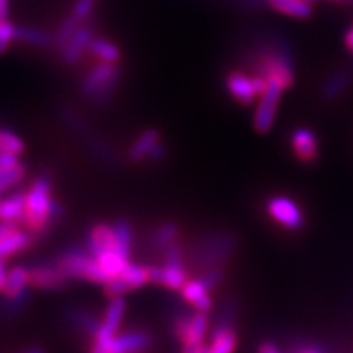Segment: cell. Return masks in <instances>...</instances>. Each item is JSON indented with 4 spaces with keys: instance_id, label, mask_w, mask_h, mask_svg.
<instances>
[{
    "instance_id": "cell-9",
    "label": "cell",
    "mask_w": 353,
    "mask_h": 353,
    "mask_svg": "<svg viewBox=\"0 0 353 353\" xmlns=\"http://www.w3.org/2000/svg\"><path fill=\"white\" fill-rule=\"evenodd\" d=\"M97 37V26L95 23H88L82 25L81 28L77 30L76 33L70 37L68 43L57 51V56L59 59L63 61V64L65 65H76L79 61L82 59L83 54L88 52V46H90L92 39Z\"/></svg>"
},
{
    "instance_id": "cell-3",
    "label": "cell",
    "mask_w": 353,
    "mask_h": 353,
    "mask_svg": "<svg viewBox=\"0 0 353 353\" xmlns=\"http://www.w3.org/2000/svg\"><path fill=\"white\" fill-rule=\"evenodd\" d=\"M121 82L120 64L101 63L99 61L87 70L85 76L81 79V94L85 100L97 107L108 105L114 94L118 92Z\"/></svg>"
},
{
    "instance_id": "cell-41",
    "label": "cell",
    "mask_w": 353,
    "mask_h": 353,
    "mask_svg": "<svg viewBox=\"0 0 353 353\" xmlns=\"http://www.w3.org/2000/svg\"><path fill=\"white\" fill-rule=\"evenodd\" d=\"M296 353H322V352L316 347H303V348H299Z\"/></svg>"
},
{
    "instance_id": "cell-24",
    "label": "cell",
    "mask_w": 353,
    "mask_h": 353,
    "mask_svg": "<svg viewBox=\"0 0 353 353\" xmlns=\"http://www.w3.org/2000/svg\"><path fill=\"white\" fill-rule=\"evenodd\" d=\"M211 345L208 353H234L237 345V334L234 327L211 329Z\"/></svg>"
},
{
    "instance_id": "cell-11",
    "label": "cell",
    "mask_w": 353,
    "mask_h": 353,
    "mask_svg": "<svg viewBox=\"0 0 353 353\" xmlns=\"http://www.w3.org/2000/svg\"><path fill=\"white\" fill-rule=\"evenodd\" d=\"M126 312V301L123 296L110 298V303L105 309V317L101 321L99 332H97L94 343L100 347H105L112 339L117 335V330L120 329L123 317Z\"/></svg>"
},
{
    "instance_id": "cell-39",
    "label": "cell",
    "mask_w": 353,
    "mask_h": 353,
    "mask_svg": "<svg viewBox=\"0 0 353 353\" xmlns=\"http://www.w3.org/2000/svg\"><path fill=\"white\" fill-rule=\"evenodd\" d=\"M10 15V0H0V20H7Z\"/></svg>"
},
{
    "instance_id": "cell-43",
    "label": "cell",
    "mask_w": 353,
    "mask_h": 353,
    "mask_svg": "<svg viewBox=\"0 0 353 353\" xmlns=\"http://www.w3.org/2000/svg\"><path fill=\"white\" fill-rule=\"evenodd\" d=\"M21 353H44V350H41V348H39V347H30V348H26V350L21 352Z\"/></svg>"
},
{
    "instance_id": "cell-13",
    "label": "cell",
    "mask_w": 353,
    "mask_h": 353,
    "mask_svg": "<svg viewBox=\"0 0 353 353\" xmlns=\"http://www.w3.org/2000/svg\"><path fill=\"white\" fill-rule=\"evenodd\" d=\"M290 143L294 156L304 164H312L319 156V141L316 132L309 128H296L291 132Z\"/></svg>"
},
{
    "instance_id": "cell-29",
    "label": "cell",
    "mask_w": 353,
    "mask_h": 353,
    "mask_svg": "<svg viewBox=\"0 0 353 353\" xmlns=\"http://www.w3.org/2000/svg\"><path fill=\"white\" fill-rule=\"evenodd\" d=\"M114 232H117V241L123 254L128 255L131 259V250H132V239H134V234H132V226L128 219H118L117 223H113Z\"/></svg>"
},
{
    "instance_id": "cell-40",
    "label": "cell",
    "mask_w": 353,
    "mask_h": 353,
    "mask_svg": "<svg viewBox=\"0 0 353 353\" xmlns=\"http://www.w3.org/2000/svg\"><path fill=\"white\" fill-rule=\"evenodd\" d=\"M343 43H345V48L350 52H353V25L352 28L345 33V38H343Z\"/></svg>"
},
{
    "instance_id": "cell-7",
    "label": "cell",
    "mask_w": 353,
    "mask_h": 353,
    "mask_svg": "<svg viewBox=\"0 0 353 353\" xmlns=\"http://www.w3.org/2000/svg\"><path fill=\"white\" fill-rule=\"evenodd\" d=\"M285 87L275 79H268L265 92L260 95L254 113V128L259 132H268L272 130L273 123H275L276 110L280 105L281 95H283Z\"/></svg>"
},
{
    "instance_id": "cell-2",
    "label": "cell",
    "mask_w": 353,
    "mask_h": 353,
    "mask_svg": "<svg viewBox=\"0 0 353 353\" xmlns=\"http://www.w3.org/2000/svg\"><path fill=\"white\" fill-rule=\"evenodd\" d=\"M237 241L234 234L211 232L196 239L188 255V263L198 273L211 267H223L236 250Z\"/></svg>"
},
{
    "instance_id": "cell-12",
    "label": "cell",
    "mask_w": 353,
    "mask_h": 353,
    "mask_svg": "<svg viewBox=\"0 0 353 353\" xmlns=\"http://www.w3.org/2000/svg\"><path fill=\"white\" fill-rule=\"evenodd\" d=\"M152 335L145 330H130L117 334L103 348L110 353H138L152 345Z\"/></svg>"
},
{
    "instance_id": "cell-33",
    "label": "cell",
    "mask_w": 353,
    "mask_h": 353,
    "mask_svg": "<svg viewBox=\"0 0 353 353\" xmlns=\"http://www.w3.org/2000/svg\"><path fill=\"white\" fill-rule=\"evenodd\" d=\"M130 291V286L126 285V281L123 280L121 276L112 278V280L105 283V294L108 298H114V296H123V294Z\"/></svg>"
},
{
    "instance_id": "cell-31",
    "label": "cell",
    "mask_w": 353,
    "mask_h": 353,
    "mask_svg": "<svg viewBox=\"0 0 353 353\" xmlns=\"http://www.w3.org/2000/svg\"><path fill=\"white\" fill-rule=\"evenodd\" d=\"M13 43H17V25L10 19L0 20V54H6Z\"/></svg>"
},
{
    "instance_id": "cell-26",
    "label": "cell",
    "mask_w": 353,
    "mask_h": 353,
    "mask_svg": "<svg viewBox=\"0 0 353 353\" xmlns=\"http://www.w3.org/2000/svg\"><path fill=\"white\" fill-rule=\"evenodd\" d=\"M26 175V165L23 162L7 167V169H0V195L8 192V190L19 187V185L25 180Z\"/></svg>"
},
{
    "instance_id": "cell-45",
    "label": "cell",
    "mask_w": 353,
    "mask_h": 353,
    "mask_svg": "<svg viewBox=\"0 0 353 353\" xmlns=\"http://www.w3.org/2000/svg\"><path fill=\"white\" fill-rule=\"evenodd\" d=\"M306 2H311L312 3V2H314V0H306Z\"/></svg>"
},
{
    "instance_id": "cell-18",
    "label": "cell",
    "mask_w": 353,
    "mask_h": 353,
    "mask_svg": "<svg viewBox=\"0 0 353 353\" xmlns=\"http://www.w3.org/2000/svg\"><path fill=\"white\" fill-rule=\"evenodd\" d=\"M33 239L34 237L28 231L15 229V231L8 234L3 239H0V259L6 260L20 252H25V250H28L32 247Z\"/></svg>"
},
{
    "instance_id": "cell-5",
    "label": "cell",
    "mask_w": 353,
    "mask_h": 353,
    "mask_svg": "<svg viewBox=\"0 0 353 353\" xmlns=\"http://www.w3.org/2000/svg\"><path fill=\"white\" fill-rule=\"evenodd\" d=\"M210 325V312L196 311V309L193 312H179L172 317V334L182 343V347L205 342Z\"/></svg>"
},
{
    "instance_id": "cell-4",
    "label": "cell",
    "mask_w": 353,
    "mask_h": 353,
    "mask_svg": "<svg viewBox=\"0 0 353 353\" xmlns=\"http://www.w3.org/2000/svg\"><path fill=\"white\" fill-rule=\"evenodd\" d=\"M59 267L63 268L69 280H85L94 283L105 285L108 276L101 270L97 259L88 252L87 245H69L65 247L59 257L56 260Z\"/></svg>"
},
{
    "instance_id": "cell-20",
    "label": "cell",
    "mask_w": 353,
    "mask_h": 353,
    "mask_svg": "<svg viewBox=\"0 0 353 353\" xmlns=\"http://www.w3.org/2000/svg\"><path fill=\"white\" fill-rule=\"evenodd\" d=\"M161 141V132L157 130H145L141 132V134L132 141L130 151H128V157L131 159V162H143L148 159L149 151L152 149V145Z\"/></svg>"
},
{
    "instance_id": "cell-35",
    "label": "cell",
    "mask_w": 353,
    "mask_h": 353,
    "mask_svg": "<svg viewBox=\"0 0 353 353\" xmlns=\"http://www.w3.org/2000/svg\"><path fill=\"white\" fill-rule=\"evenodd\" d=\"M165 157H167V148L161 139L159 143L152 145V149L149 151L148 159H145V161H151V162H154V164H159V162L165 161Z\"/></svg>"
},
{
    "instance_id": "cell-28",
    "label": "cell",
    "mask_w": 353,
    "mask_h": 353,
    "mask_svg": "<svg viewBox=\"0 0 353 353\" xmlns=\"http://www.w3.org/2000/svg\"><path fill=\"white\" fill-rule=\"evenodd\" d=\"M99 3L100 0H74L68 15L72 20H76L79 25H85L92 20V17L95 15L97 6H99Z\"/></svg>"
},
{
    "instance_id": "cell-38",
    "label": "cell",
    "mask_w": 353,
    "mask_h": 353,
    "mask_svg": "<svg viewBox=\"0 0 353 353\" xmlns=\"http://www.w3.org/2000/svg\"><path fill=\"white\" fill-rule=\"evenodd\" d=\"M7 276H8V272H7V267H6V260L0 259V293H2L3 288H6Z\"/></svg>"
},
{
    "instance_id": "cell-37",
    "label": "cell",
    "mask_w": 353,
    "mask_h": 353,
    "mask_svg": "<svg viewBox=\"0 0 353 353\" xmlns=\"http://www.w3.org/2000/svg\"><path fill=\"white\" fill-rule=\"evenodd\" d=\"M15 229H19V226H17L15 223H6V221H0V239H3V237L15 231Z\"/></svg>"
},
{
    "instance_id": "cell-17",
    "label": "cell",
    "mask_w": 353,
    "mask_h": 353,
    "mask_svg": "<svg viewBox=\"0 0 353 353\" xmlns=\"http://www.w3.org/2000/svg\"><path fill=\"white\" fill-rule=\"evenodd\" d=\"M26 206V190H19L8 195L6 200H0V221L6 223H21Z\"/></svg>"
},
{
    "instance_id": "cell-15",
    "label": "cell",
    "mask_w": 353,
    "mask_h": 353,
    "mask_svg": "<svg viewBox=\"0 0 353 353\" xmlns=\"http://www.w3.org/2000/svg\"><path fill=\"white\" fill-rule=\"evenodd\" d=\"M180 291H182V298L185 301L193 304L196 311L210 312L211 307H213V299L210 296V290L206 288L200 278L187 281Z\"/></svg>"
},
{
    "instance_id": "cell-19",
    "label": "cell",
    "mask_w": 353,
    "mask_h": 353,
    "mask_svg": "<svg viewBox=\"0 0 353 353\" xmlns=\"http://www.w3.org/2000/svg\"><path fill=\"white\" fill-rule=\"evenodd\" d=\"M17 43L32 48H50L54 43V34L32 25H17Z\"/></svg>"
},
{
    "instance_id": "cell-21",
    "label": "cell",
    "mask_w": 353,
    "mask_h": 353,
    "mask_svg": "<svg viewBox=\"0 0 353 353\" xmlns=\"http://www.w3.org/2000/svg\"><path fill=\"white\" fill-rule=\"evenodd\" d=\"M270 8L293 19H309L312 15V3L306 0H265Z\"/></svg>"
},
{
    "instance_id": "cell-32",
    "label": "cell",
    "mask_w": 353,
    "mask_h": 353,
    "mask_svg": "<svg viewBox=\"0 0 353 353\" xmlns=\"http://www.w3.org/2000/svg\"><path fill=\"white\" fill-rule=\"evenodd\" d=\"M200 280L205 283L206 288L210 291L218 288V286L223 283L224 280V267H211L208 270L200 273Z\"/></svg>"
},
{
    "instance_id": "cell-44",
    "label": "cell",
    "mask_w": 353,
    "mask_h": 353,
    "mask_svg": "<svg viewBox=\"0 0 353 353\" xmlns=\"http://www.w3.org/2000/svg\"><path fill=\"white\" fill-rule=\"evenodd\" d=\"M337 2H353V0H337Z\"/></svg>"
},
{
    "instance_id": "cell-42",
    "label": "cell",
    "mask_w": 353,
    "mask_h": 353,
    "mask_svg": "<svg viewBox=\"0 0 353 353\" xmlns=\"http://www.w3.org/2000/svg\"><path fill=\"white\" fill-rule=\"evenodd\" d=\"M90 353H110V352L105 350L103 347H100V345H97V343H94V347H92Z\"/></svg>"
},
{
    "instance_id": "cell-16",
    "label": "cell",
    "mask_w": 353,
    "mask_h": 353,
    "mask_svg": "<svg viewBox=\"0 0 353 353\" xmlns=\"http://www.w3.org/2000/svg\"><path fill=\"white\" fill-rule=\"evenodd\" d=\"M87 54L94 56L97 61H101V63L120 64L123 51L120 44H117L114 41H112V39L99 37V34H97V37L92 39L90 46H88Z\"/></svg>"
},
{
    "instance_id": "cell-23",
    "label": "cell",
    "mask_w": 353,
    "mask_h": 353,
    "mask_svg": "<svg viewBox=\"0 0 353 353\" xmlns=\"http://www.w3.org/2000/svg\"><path fill=\"white\" fill-rule=\"evenodd\" d=\"M30 286V268L23 267V265H17L12 270H8L7 283L3 288V298H13L19 296L20 293L26 291Z\"/></svg>"
},
{
    "instance_id": "cell-30",
    "label": "cell",
    "mask_w": 353,
    "mask_h": 353,
    "mask_svg": "<svg viewBox=\"0 0 353 353\" xmlns=\"http://www.w3.org/2000/svg\"><path fill=\"white\" fill-rule=\"evenodd\" d=\"M0 151L3 152H12L20 156L25 152V143L17 132L7 128H0Z\"/></svg>"
},
{
    "instance_id": "cell-1",
    "label": "cell",
    "mask_w": 353,
    "mask_h": 353,
    "mask_svg": "<svg viewBox=\"0 0 353 353\" xmlns=\"http://www.w3.org/2000/svg\"><path fill=\"white\" fill-rule=\"evenodd\" d=\"M64 208L52 198V179L41 174L26 190V206L21 224L33 237L46 236L52 223L63 218Z\"/></svg>"
},
{
    "instance_id": "cell-8",
    "label": "cell",
    "mask_w": 353,
    "mask_h": 353,
    "mask_svg": "<svg viewBox=\"0 0 353 353\" xmlns=\"http://www.w3.org/2000/svg\"><path fill=\"white\" fill-rule=\"evenodd\" d=\"M267 213L278 226L288 231H299L304 226V213L301 206L290 196L276 195L267 201Z\"/></svg>"
},
{
    "instance_id": "cell-27",
    "label": "cell",
    "mask_w": 353,
    "mask_h": 353,
    "mask_svg": "<svg viewBox=\"0 0 353 353\" xmlns=\"http://www.w3.org/2000/svg\"><path fill=\"white\" fill-rule=\"evenodd\" d=\"M120 276L126 281L130 290L141 288L145 283H151V272H149V267H144V265L130 263Z\"/></svg>"
},
{
    "instance_id": "cell-14",
    "label": "cell",
    "mask_w": 353,
    "mask_h": 353,
    "mask_svg": "<svg viewBox=\"0 0 353 353\" xmlns=\"http://www.w3.org/2000/svg\"><path fill=\"white\" fill-rule=\"evenodd\" d=\"M87 249L95 259L100 257L101 254L110 252V250H120L123 254L120 245H118L117 232H114L113 224L112 226L110 224H95V226H92L87 236Z\"/></svg>"
},
{
    "instance_id": "cell-34",
    "label": "cell",
    "mask_w": 353,
    "mask_h": 353,
    "mask_svg": "<svg viewBox=\"0 0 353 353\" xmlns=\"http://www.w3.org/2000/svg\"><path fill=\"white\" fill-rule=\"evenodd\" d=\"M347 83H348L347 76H341V74H339V76L330 79V81L327 82V85L324 87V95L329 97V99L337 97L343 90V88L347 87Z\"/></svg>"
},
{
    "instance_id": "cell-22",
    "label": "cell",
    "mask_w": 353,
    "mask_h": 353,
    "mask_svg": "<svg viewBox=\"0 0 353 353\" xmlns=\"http://www.w3.org/2000/svg\"><path fill=\"white\" fill-rule=\"evenodd\" d=\"M65 317H68L69 324L72 325V327H76L79 332L87 335V337L95 339L101 322H99V319H95L90 312L83 311V309L72 307L65 312Z\"/></svg>"
},
{
    "instance_id": "cell-25",
    "label": "cell",
    "mask_w": 353,
    "mask_h": 353,
    "mask_svg": "<svg viewBox=\"0 0 353 353\" xmlns=\"http://www.w3.org/2000/svg\"><path fill=\"white\" fill-rule=\"evenodd\" d=\"M179 234L180 229L175 223L161 224V226L151 234V241H149L151 249L156 250L159 254H164L167 247L172 245L174 242H176V239H179Z\"/></svg>"
},
{
    "instance_id": "cell-10",
    "label": "cell",
    "mask_w": 353,
    "mask_h": 353,
    "mask_svg": "<svg viewBox=\"0 0 353 353\" xmlns=\"http://www.w3.org/2000/svg\"><path fill=\"white\" fill-rule=\"evenodd\" d=\"M68 281V275L56 260L54 262H41L30 267V286H33V288L52 291L64 288Z\"/></svg>"
},
{
    "instance_id": "cell-6",
    "label": "cell",
    "mask_w": 353,
    "mask_h": 353,
    "mask_svg": "<svg viewBox=\"0 0 353 353\" xmlns=\"http://www.w3.org/2000/svg\"><path fill=\"white\" fill-rule=\"evenodd\" d=\"M224 85H226L228 94L237 103L247 107V105H252L255 100L260 99V95L265 92V87H267V81L259 74L249 76L242 70H231L226 74Z\"/></svg>"
},
{
    "instance_id": "cell-36",
    "label": "cell",
    "mask_w": 353,
    "mask_h": 353,
    "mask_svg": "<svg viewBox=\"0 0 353 353\" xmlns=\"http://www.w3.org/2000/svg\"><path fill=\"white\" fill-rule=\"evenodd\" d=\"M210 345L206 342L193 343V345H183L182 353H208Z\"/></svg>"
}]
</instances>
